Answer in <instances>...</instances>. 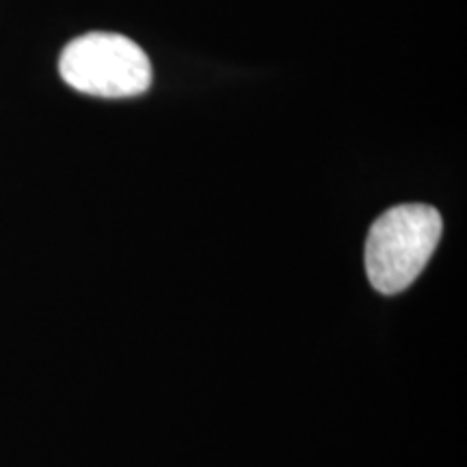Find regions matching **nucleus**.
Returning a JSON list of instances; mask_svg holds the SVG:
<instances>
[{
    "label": "nucleus",
    "mask_w": 467,
    "mask_h": 467,
    "mask_svg": "<svg viewBox=\"0 0 467 467\" xmlns=\"http://www.w3.org/2000/svg\"><path fill=\"white\" fill-rule=\"evenodd\" d=\"M441 214L426 203H400L379 217L368 232L366 273L381 295L409 288L437 249Z\"/></svg>",
    "instance_id": "nucleus-1"
},
{
    "label": "nucleus",
    "mask_w": 467,
    "mask_h": 467,
    "mask_svg": "<svg viewBox=\"0 0 467 467\" xmlns=\"http://www.w3.org/2000/svg\"><path fill=\"white\" fill-rule=\"evenodd\" d=\"M58 72L72 89L98 98H134L151 85L150 57L119 33L76 37L63 48Z\"/></svg>",
    "instance_id": "nucleus-2"
}]
</instances>
